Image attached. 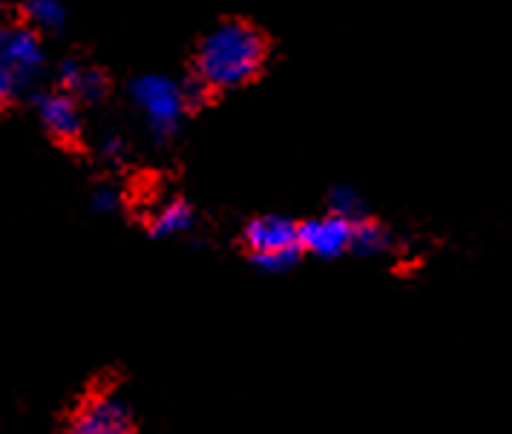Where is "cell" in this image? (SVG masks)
I'll list each match as a JSON object with an SVG mask.
<instances>
[{
    "label": "cell",
    "instance_id": "4",
    "mask_svg": "<svg viewBox=\"0 0 512 434\" xmlns=\"http://www.w3.org/2000/svg\"><path fill=\"white\" fill-rule=\"evenodd\" d=\"M130 98L139 107V113L147 118L150 130L159 138H167L170 133H176L179 121L190 110L185 87L170 81V78H164V75L136 78L133 87H130Z\"/></svg>",
    "mask_w": 512,
    "mask_h": 434
},
{
    "label": "cell",
    "instance_id": "2",
    "mask_svg": "<svg viewBox=\"0 0 512 434\" xmlns=\"http://www.w3.org/2000/svg\"><path fill=\"white\" fill-rule=\"evenodd\" d=\"M44 44L29 23H0V110L15 104L44 69Z\"/></svg>",
    "mask_w": 512,
    "mask_h": 434
},
{
    "label": "cell",
    "instance_id": "11",
    "mask_svg": "<svg viewBox=\"0 0 512 434\" xmlns=\"http://www.w3.org/2000/svg\"><path fill=\"white\" fill-rule=\"evenodd\" d=\"M24 18L35 32L58 35L67 26V6L61 0H26Z\"/></svg>",
    "mask_w": 512,
    "mask_h": 434
},
{
    "label": "cell",
    "instance_id": "5",
    "mask_svg": "<svg viewBox=\"0 0 512 434\" xmlns=\"http://www.w3.org/2000/svg\"><path fill=\"white\" fill-rule=\"evenodd\" d=\"M136 414L116 391H90L75 403L64 434H136Z\"/></svg>",
    "mask_w": 512,
    "mask_h": 434
},
{
    "label": "cell",
    "instance_id": "12",
    "mask_svg": "<svg viewBox=\"0 0 512 434\" xmlns=\"http://www.w3.org/2000/svg\"><path fill=\"white\" fill-rule=\"evenodd\" d=\"M331 213H337V216H346L351 222H357L360 216H366V207L360 202V196L349 190V187H337L334 193H331Z\"/></svg>",
    "mask_w": 512,
    "mask_h": 434
},
{
    "label": "cell",
    "instance_id": "6",
    "mask_svg": "<svg viewBox=\"0 0 512 434\" xmlns=\"http://www.w3.org/2000/svg\"><path fill=\"white\" fill-rule=\"evenodd\" d=\"M35 113L41 118L44 130L61 144H78L84 133L81 107L70 92L52 90L35 95Z\"/></svg>",
    "mask_w": 512,
    "mask_h": 434
},
{
    "label": "cell",
    "instance_id": "9",
    "mask_svg": "<svg viewBox=\"0 0 512 434\" xmlns=\"http://www.w3.org/2000/svg\"><path fill=\"white\" fill-rule=\"evenodd\" d=\"M190 225H193V207L182 199H170L147 219V233L153 239H170V236L190 230Z\"/></svg>",
    "mask_w": 512,
    "mask_h": 434
},
{
    "label": "cell",
    "instance_id": "7",
    "mask_svg": "<svg viewBox=\"0 0 512 434\" xmlns=\"http://www.w3.org/2000/svg\"><path fill=\"white\" fill-rule=\"evenodd\" d=\"M300 245L303 253H311L317 259H337L351 248V219L337 216L328 210L326 216L308 219L300 225Z\"/></svg>",
    "mask_w": 512,
    "mask_h": 434
},
{
    "label": "cell",
    "instance_id": "8",
    "mask_svg": "<svg viewBox=\"0 0 512 434\" xmlns=\"http://www.w3.org/2000/svg\"><path fill=\"white\" fill-rule=\"evenodd\" d=\"M58 87L70 92L78 104H98L110 90V81H107V75L101 69L70 58V61H64L58 67Z\"/></svg>",
    "mask_w": 512,
    "mask_h": 434
},
{
    "label": "cell",
    "instance_id": "1",
    "mask_svg": "<svg viewBox=\"0 0 512 434\" xmlns=\"http://www.w3.org/2000/svg\"><path fill=\"white\" fill-rule=\"evenodd\" d=\"M268 61V38L245 21H225L213 26L196 46L193 78L205 84L210 95L248 87Z\"/></svg>",
    "mask_w": 512,
    "mask_h": 434
},
{
    "label": "cell",
    "instance_id": "13",
    "mask_svg": "<svg viewBox=\"0 0 512 434\" xmlns=\"http://www.w3.org/2000/svg\"><path fill=\"white\" fill-rule=\"evenodd\" d=\"M118 205H121V193L110 184L98 187L93 193V207L98 213H113V210H118Z\"/></svg>",
    "mask_w": 512,
    "mask_h": 434
},
{
    "label": "cell",
    "instance_id": "14",
    "mask_svg": "<svg viewBox=\"0 0 512 434\" xmlns=\"http://www.w3.org/2000/svg\"><path fill=\"white\" fill-rule=\"evenodd\" d=\"M101 156L107 159H118L121 156V138L118 136H107L101 141Z\"/></svg>",
    "mask_w": 512,
    "mask_h": 434
},
{
    "label": "cell",
    "instance_id": "3",
    "mask_svg": "<svg viewBox=\"0 0 512 434\" xmlns=\"http://www.w3.org/2000/svg\"><path fill=\"white\" fill-rule=\"evenodd\" d=\"M242 248L256 268L280 274L300 262L303 245H300V225L288 216H256L242 230Z\"/></svg>",
    "mask_w": 512,
    "mask_h": 434
},
{
    "label": "cell",
    "instance_id": "10",
    "mask_svg": "<svg viewBox=\"0 0 512 434\" xmlns=\"http://www.w3.org/2000/svg\"><path fill=\"white\" fill-rule=\"evenodd\" d=\"M392 248V236L372 216H360L357 222H351V253L357 256H380Z\"/></svg>",
    "mask_w": 512,
    "mask_h": 434
}]
</instances>
